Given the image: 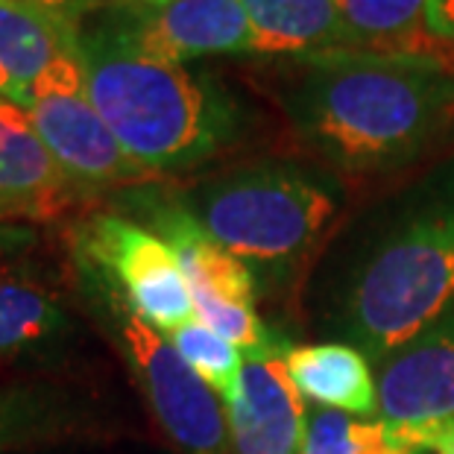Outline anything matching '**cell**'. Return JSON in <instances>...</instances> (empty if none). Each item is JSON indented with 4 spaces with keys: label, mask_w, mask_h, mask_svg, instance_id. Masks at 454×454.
Instances as JSON below:
<instances>
[{
    "label": "cell",
    "mask_w": 454,
    "mask_h": 454,
    "mask_svg": "<svg viewBox=\"0 0 454 454\" xmlns=\"http://www.w3.org/2000/svg\"><path fill=\"white\" fill-rule=\"evenodd\" d=\"M434 451V454H454V417L446 422H437L431 428L413 434L408 440V454Z\"/></svg>",
    "instance_id": "cell-21"
},
{
    "label": "cell",
    "mask_w": 454,
    "mask_h": 454,
    "mask_svg": "<svg viewBox=\"0 0 454 454\" xmlns=\"http://www.w3.org/2000/svg\"><path fill=\"white\" fill-rule=\"evenodd\" d=\"M366 422L340 411H308L302 454H355Z\"/></svg>",
    "instance_id": "cell-20"
},
{
    "label": "cell",
    "mask_w": 454,
    "mask_h": 454,
    "mask_svg": "<svg viewBox=\"0 0 454 454\" xmlns=\"http://www.w3.org/2000/svg\"><path fill=\"white\" fill-rule=\"evenodd\" d=\"M278 106L328 168L399 170L454 129V65L357 51L308 56L285 71Z\"/></svg>",
    "instance_id": "cell-1"
},
{
    "label": "cell",
    "mask_w": 454,
    "mask_h": 454,
    "mask_svg": "<svg viewBox=\"0 0 454 454\" xmlns=\"http://www.w3.org/2000/svg\"><path fill=\"white\" fill-rule=\"evenodd\" d=\"M118 6H123V12H144V9H159L170 0H114Z\"/></svg>",
    "instance_id": "cell-24"
},
{
    "label": "cell",
    "mask_w": 454,
    "mask_h": 454,
    "mask_svg": "<svg viewBox=\"0 0 454 454\" xmlns=\"http://www.w3.org/2000/svg\"><path fill=\"white\" fill-rule=\"evenodd\" d=\"M9 220V217H21V211H18L15 206H9V202L6 200H0V220Z\"/></svg>",
    "instance_id": "cell-25"
},
{
    "label": "cell",
    "mask_w": 454,
    "mask_h": 454,
    "mask_svg": "<svg viewBox=\"0 0 454 454\" xmlns=\"http://www.w3.org/2000/svg\"><path fill=\"white\" fill-rule=\"evenodd\" d=\"M379 422L408 454L413 434L454 417V311L393 352L375 372Z\"/></svg>",
    "instance_id": "cell-9"
},
{
    "label": "cell",
    "mask_w": 454,
    "mask_h": 454,
    "mask_svg": "<svg viewBox=\"0 0 454 454\" xmlns=\"http://www.w3.org/2000/svg\"><path fill=\"white\" fill-rule=\"evenodd\" d=\"M428 30L437 42L454 47V0H428Z\"/></svg>",
    "instance_id": "cell-22"
},
{
    "label": "cell",
    "mask_w": 454,
    "mask_h": 454,
    "mask_svg": "<svg viewBox=\"0 0 454 454\" xmlns=\"http://www.w3.org/2000/svg\"><path fill=\"white\" fill-rule=\"evenodd\" d=\"M27 4L44 6V9H51V12H59L65 18H71V21L82 24V18L94 12V9L100 6V0H27Z\"/></svg>",
    "instance_id": "cell-23"
},
{
    "label": "cell",
    "mask_w": 454,
    "mask_h": 454,
    "mask_svg": "<svg viewBox=\"0 0 454 454\" xmlns=\"http://www.w3.org/2000/svg\"><path fill=\"white\" fill-rule=\"evenodd\" d=\"M334 6L346 51L454 65V47L428 30V0H334Z\"/></svg>",
    "instance_id": "cell-14"
},
{
    "label": "cell",
    "mask_w": 454,
    "mask_h": 454,
    "mask_svg": "<svg viewBox=\"0 0 454 454\" xmlns=\"http://www.w3.org/2000/svg\"><path fill=\"white\" fill-rule=\"evenodd\" d=\"M27 109L44 147L51 150L76 191L129 188L150 179V173L129 159L109 123L94 109L89 85H85L82 53L44 74L33 85Z\"/></svg>",
    "instance_id": "cell-8"
},
{
    "label": "cell",
    "mask_w": 454,
    "mask_h": 454,
    "mask_svg": "<svg viewBox=\"0 0 454 454\" xmlns=\"http://www.w3.org/2000/svg\"><path fill=\"white\" fill-rule=\"evenodd\" d=\"M206 235L255 278H285L320 247L343 206L332 173L287 159H261L179 191Z\"/></svg>",
    "instance_id": "cell-4"
},
{
    "label": "cell",
    "mask_w": 454,
    "mask_h": 454,
    "mask_svg": "<svg viewBox=\"0 0 454 454\" xmlns=\"http://www.w3.org/2000/svg\"><path fill=\"white\" fill-rule=\"evenodd\" d=\"M67 332L59 296L27 267L0 264V357L53 349Z\"/></svg>",
    "instance_id": "cell-17"
},
{
    "label": "cell",
    "mask_w": 454,
    "mask_h": 454,
    "mask_svg": "<svg viewBox=\"0 0 454 454\" xmlns=\"http://www.w3.org/2000/svg\"><path fill=\"white\" fill-rule=\"evenodd\" d=\"M82 53V30L27 0H0V98L24 103L56 65Z\"/></svg>",
    "instance_id": "cell-12"
},
{
    "label": "cell",
    "mask_w": 454,
    "mask_h": 454,
    "mask_svg": "<svg viewBox=\"0 0 454 454\" xmlns=\"http://www.w3.org/2000/svg\"><path fill=\"white\" fill-rule=\"evenodd\" d=\"M109 27L138 53L173 65L253 56V27L240 0H170L159 9L123 12Z\"/></svg>",
    "instance_id": "cell-10"
},
{
    "label": "cell",
    "mask_w": 454,
    "mask_h": 454,
    "mask_svg": "<svg viewBox=\"0 0 454 454\" xmlns=\"http://www.w3.org/2000/svg\"><path fill=\"white\" fill-rule=\"evenodd\" d=\"M74 253L98 267L135 314L159 332L170 334L194 317L176 249L144 220L123 211H94L74 231Z\"/></svg>",
    "instance_id": "cell-7"
},
{
    "label": "cell",
    "mask_w": 454,
    "mask_h": 454,
    "mask_svg": "<svg viewBox=\"0 0 454 454\" xmlns=\"http://www.w3.org/2000/svg\"><path fill=\"white\" fill-rule=\"evenodd\" d=\"M253 27V56L308 59L346 51L334 0H240Z\"/></svg>",
    "instance_id": "cell-16"
},
{
    "label": "cell",
    "mask_w": 454,
    "mask_h": 454,
    "mask_svg": "<svg viewBox=\"0 0 454 454\" xmlns=\"http://www.w3.org/2000/svg\"><path fill=\"white\" fill-rule=\"evenodd\" d=\"M76 270L85 302L121 352L161 431L185 454H231L223 399L182 361L168 334L135 314L98 267L76 258Z\"/></svg>",
    "instance_id": "cell-5"
},
{
    "label": "cell",
    "mask_w": 454,
    "mask_h": 454,
    "mask_svg": "<svg viewBox=\"0 0 454 454\" xmlns=\"http://www.w3.org/2000/svg\"><path fill=\"white\" fill-rule=\"evenodd\" d=\"M168 337H170L173 349L182 355V361H185L220 399L235 387L240 366H244V355H240L238 346L229 343L223 334H217L215 328L202 323L200 317H191L188 323L173 328Z\"/></svg>",
    "instance_id": "cell-19"
},
{
    "label": "cell",
    "mask_w": 454,
    "mask_h": 454,
    "mask_svg": "<svg viewBox=\"0 0 454 454\" xmlns=\"http://www.w3.org/2000/svg\"><path fill=\"white\" fill-rule=\"evenodd\" d=\"M74 428V408L42 387L0 390V454L33 449Z\"/></svg>",
    "instance_id": "cell-18"
},
{
    "label": "cell",
    "mask_w": 454,
    "mask_h": 454,
    "mask_svg": "<svg viewBox=\"0 0 454 454\" xmlns=\"http://www.w3.org/2000/svg\"><path fill=\"white\" fill-rule=\"evenodd\" d=\"M451 311L454 168H446L357 261L334 320L343 343L379 366Z\"/></svg>",
    "instance_id": "cell-3"
},
{
    "label": "cell",
    "mask_w": 454,
    "mask_h": 454,
    "mask_svg": "<svg viewBox=\"0 0 454 454\" xmlns=\"http://www.w3.org/2000/svg\"><path fill=\"white\" fill-rule=\"evenodd\" d=\"M135 211L150 229H156L176 249L188 278L194 317L235 343L244 357H273L282 352V337H276L255 314L258 278L244 261L215 244L197 220L188 215L179 197H161L144 191L135 197Z\"/></svg>",
    "instance_id": "cell-6"
},
{
    "label": "cell",
    "mask_w": 454,
    "mask_h": 454,
    "mask_svg": "<svg viewBox=\"0 0 454 454\" xmlns=\"http://www.w3.org/2000/svg\"><path fill=\"white\" fill-rule=\"evenodd\" d=\"M223 408L231 454H302L308 411L282 357H244Z\"/></svg>",
    "instance_id": "cell-11"
},
{
    "label": "cell",
    "mask_w": 454,
    "mask_h": 454,
    "mask_svg": "<svg viewBox=\"0 0 454 454\" xmlns=\"http://www.w3.org/2000/svg\"><path fill=\"white\" fill-rule=\"evenodd\" d=\"M285 372L305 402L323 411H340L355 419L379 417V387L372 364L349 343L294 346L285 357Z\"/></svg>",
    "instance_id": "cell-15"
},
{
    "label": "cell",
    "mask_w": 454,
    "mask_h": 454,
    "mask_svg": "<svg viewBox=\"0 0 454 454\" xmlns=\"http://www.w3.org/2000/svg\"><path fill=\"white\" fill-rule=\"evenodd\" d=\"M82 62L94 109L150 176L200 168L238 138V103L215 80L138 53L109 24L82 33Z\"/></svg>",
    "instance_id": "cell-2"
},
{
    "label": "cell",
    "mask_w": 454,
    "mask_h": 454,
    "mask_svg": "<svg viewBox=\"0 0 454 454\" xmlns=\"http://www.w3.org/2000/svg\"><path fill=\"white\" fill-rule=\"evenodd\" d=\"M74 191V182L44 147L30 109L0 98V200L15 206L21 217H56Z\"/></svg>",
    "instance_id": "cell-13"
}]
</instances>
